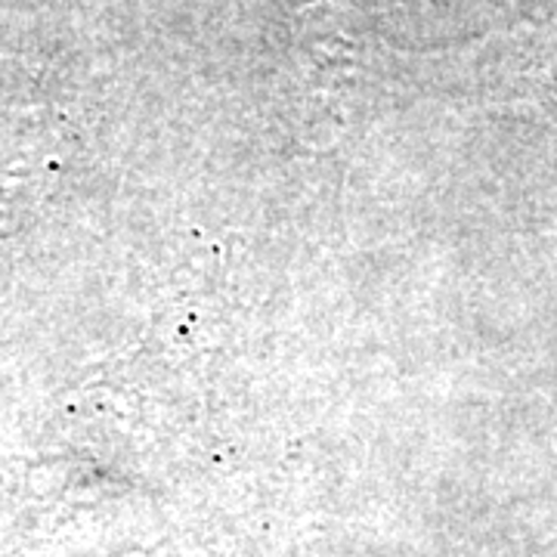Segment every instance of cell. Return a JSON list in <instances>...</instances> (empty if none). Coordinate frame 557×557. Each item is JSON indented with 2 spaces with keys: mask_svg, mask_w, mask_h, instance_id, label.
Listing matches in <instances>:
<instances>
[]
</instances>
